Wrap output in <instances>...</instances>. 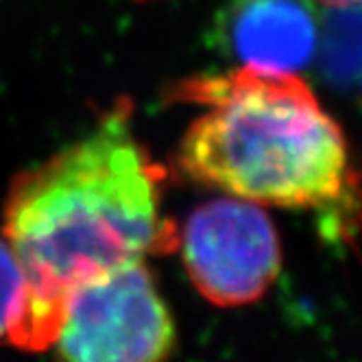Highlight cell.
<instances>
[{
    "mask_svg": "<svg viewBox=\"0 0 362 362\" xmlns=\"http://www.w3.org/2000/svg\"><path fill=\"white\" fill-rule=\"evenodd\" d=\"M29 315V277L18 253L7 240H0V339L20 347Z\"/></svg>",
    "mask_w": 362,
    "mask_h": 362,
    "instance_id": "obj_7",
    "label": "cell"
},
{
    "mask_svg": "<svg viewBox=\"0 0 362 362\" xmlns=\"http://www.w3.org/2000/svg\"><path fill=\"white\" fill-rule=\"evenodd\" d=\"M179 245L197 293L218 308L262 299L281 269L271 216L257 203L229 194L192 210Z\"/></svg>",
    "mask_w": 362,
    "mask_h": 362,
    "instance_id": "obj_4",
    "label": "cell"
},
{
    "mask_svg": "<svg viewBox=\"0 0 362 362\" xmlns=\"http://www.w3.org/2000/svg\"><path fill=\"white\" fill-rule=\"evenodd\" d=\"M164 103L201 105L175 151L177 173L229 197L286 210L323 208L347 184L343 129L293 72L192 74Z\"/></svg>",
    "mask_w": 362,
    "mask_h": 362,
    "instance_id": "obj_2",
    "label": "cell"
},
{
    "mask_svg": "<svg viewBox=\"0 0 362 362\" xmlns=\"http://www.w3.org/2000/svg\"><path fill=\"white\" fill-rule=\"evenodd\" d=\"M166 170L134 134V103L118 98L76 142L11 179L3 236L29 277L22 351L55 345L74 284L146 255L173 253L162 214Z\"/></svg>",
    "mask_w": 362,
    "mask_h": 362,
    "instance_id": "obj_1",
    "label": "cell"
},
{
    "mask_svg": "<svg viewBox=\"0 0 362 362\" xmlns=\"http://www.w3.org/2000/svg\"><path fill=\"white\" fill-rule=\"evenodd\" d=\"M321 76L334 88L362 96V3L334 7L321 20Z\"/></svg>",
    "mask_w": 362,
    "mask_h": 362,
    "instance_id": "obj_6",
    "label": "cell"
},
{
    "mask_svg": "<svg viewBox=\"0 0 362 362\" xmlns=\"http://www.w3.org/2000/svg\"><path fill=\"white\" fill-rule=\"evenodd\" d=\"M53 347L76 362H155L173 356L175 321L144 260L74 284Z\"/></svg>",
    "mask_w": 362,
    "mask_h": 362,
    "instance_id": "obj_3",
    "label": "cell"
},
{
    "mask_svg": "<svg viewBox=\"0 0 362 362\" xmlns=\"http://www.w3.org/2000/svg\"><path fill=\"white\" fill-rule=\"evenodd\" d=\"M212 42L238 66L297 74L317 59L321 16L313 0H225Z\"/></svg>",
    "mask_w": 362,
    "mask_h": 362,
    "instance_id": "obj_5",
    "label": "cell"
},
{
    "mask_svg": "<svg viewBox=\"0 0 362 362\" xmlns=\"http://www.w3.org/2000/svg\"><path fill=\"white\" fill-rule=\"evenodd\" d=\"M319 3H323V5H327L329 9H334V7H351V5H360L362 0H319Z\"/></svg>",
    "mask_w": 362,
    "mask_h": 362,
    "instance_id": "obj_8",
    "label": "cell"
}]
</instances>
